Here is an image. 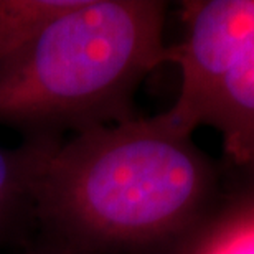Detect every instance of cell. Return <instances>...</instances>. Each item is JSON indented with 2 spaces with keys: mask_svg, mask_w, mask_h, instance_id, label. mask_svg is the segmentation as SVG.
I'll list each match as a JSON object with an SVG mask.
<instances>
[{
  "mask_svg": "<svg viewBox=\"0 0 254 254\" xmlns=\"http://www.w3.org/2000/svg\"><path fill=\"white\" fill-rule=\"evenodd\" d=\"M216 190L210 159L162 114L74 132L40 177L35 213L78 254H137L196 226Z\"/></svg>",
  "mask_w": 254,
  "mask_h": 254,
  "instance_id": "1",
  "label": "cell"
},
{
  "mask_svg": "<svg viewBox=\"0 0 254 254\" xmlns=\"http://www.w3.org/2000/svg\"><path fill=\"white\" fill-rule=\"evenodd\" d=\"M165 2L73 0L0 68V124L43 132L132 119V96L167 62Z\"/></svg>",
  "mask_w": 254,
  "mask_h": 254,
  "instance_id": "2",
  "label": "cell"
},
{
  "mask_svg": "<svg viewBox=\"0 0 254 254\" xmlns=\"http://www.w3.org/2000/svg\"><path fill=\"white\" fill-rule=\"evenodd\" d=\"M185 38L167 48L179 64L180 91L162 113L185 134L201 126L221 134L230 160L254 172V0L185 3Z\"/></svg>",
  "mask_w": 254,
  "mask_h": 254,
  "instance_id": "3",
  "label": "cell"
},
{
  "mask_svg": "<svg viewBox=\"0 0 254 254\" xmlns=\"http://www.w3.org/2000/svg\"><path fill=\"white\" fill-rule=\"evenodd\" d=\"M57 144L55 137H38L18 147L0 145V228L20 211H35L40 177Z\"/></svg>",
  "mask_w": 254,
  "mask_h": 254,
  "instance_id": "4",
  "label": "cell"
},
{
  "mask_svg": "<svg viewBox=\"0 0 254 254\" xmlns=\"http://www.w3.org/2000/svg\"><path fill=\"white\" fill-rule=\"evenodd\" d=\"M71 3L73 0H0V68Z\"/></svg>",
  "mask_w": 254,
  "mask_h": 254,
  "instance_id": "5",
  "label": "cell"
},
{
  "mask_svg": "<svg viewBox=\"0 0 254 254\" xmlns=\"http://www.w3.org/2000/svg\"><path fill=\"white\" fill-rule=\"evenodd\" d=\"M190 254H254V206L241 201L198 240Z\"/></svg>",
  "mask_w": 254,
  "mask_h": 254,
  "instance_id": "6",
  "label": "cell"
},
{
  "mask_svg": "<svg viewBox=\"0 0 254 254\" xmlns=\"http://www.w3.org/2000/svg\"><path fill=\"white\" fill-rule=\"evenodd\" d=\"M253 179V185H251V190H250V193L246 195V198L243 201H246V203H250V205H253L254 206V172L253 174H248Z\"/></svg>",
  "mask_w": 254,
  "mask_h": 254,
  "instance_id": "7",
  "label": "cell"
},
{
  "mask_svg": "<svg viewBox=\"0 0 254 254\" xmlns=\"http://www.w3.org/2000/svg\"><path fill=\"white\" fill-rule=\"evenodd\" d=\"M58 254H78V253H73V251H68V250H63L62 253H58Z\"/></svg>",
  "mask_w": 254,
  "mask_h": 254,
  "instance_id": "8",
  "label": "cell"
}]
</instances>
